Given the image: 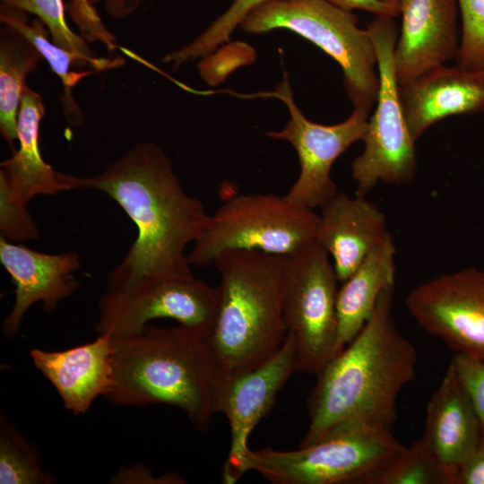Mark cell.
I'll return each instance as SVG.
<instances>
[{
  "label": "cell",
  "instance_id": "obj_1",
  "mask_svg": "<svg viewBox=\"0 0 484 484\" xmlns=\"http://www.w3.org/2000/svg\"><path fill=\"white\" fill-rule=\"evenodd\" d=\"M77 184L106 194L137 229L134 242L108 274L106 292L131 294L193 273L186 250L205 230L211 214L184 189L159 145L139 143L102 172L78 177Z\"/></svg>",
  "mask_w": 484,
  "mask_h": 484
},
{
  "label": "cell",
  "instance_id": "obj_2",
  "mask_svg": "<svg viewBox=\"0 0 484 484\" xmlns=\"http://www.w3.org/2000/svg\"><path fill=\"white\" fill-rule=\"evenodd\" d=\"M393 289L381 295L359 333L316 375L307 398L309 425L299 446L350 420L392 429L398 395L413 379L418 361L414 345L394 323Z\"/></svg>",
  "mask_w": 484,
  "mask_h": 484
},
{
  "label": "cell",
  "instance_id": "obj_3",
  "mask_svg": "<svg viewBox=\"0 0 484 484\" xmlns=\"http://www.w3.org/2000/svg\"><path fill=\"white\" fill-rule=\"evenodd\" d=\"M114 341L113 377L105 396L110 402L172 405L186 414L197 431L209 428L221 411L229 381L211 333L180 324L160 328L149 324L139 333Z\"/></svg>",
  "mask_w": 484,
  "mask_h": 484
},
{
  "label": "cell",
  "instance_id": "obj_4",
  "mask_svg": "<svg viewBox=\"0 0 484 484\" xmlns=\"http://www.w3.org/2000/svg\"><path fill=\"white\" fill-rule=\"evenodd\" d=\"M286 262V255L228 250L213 263L220 281L211 341L229 378L264 363L286 339L282 315Z\"/></svg>",
  "mask_w": 484,
  "mask_h": 484
},
{
  "label": "cell",
  "instance_id": "obj_5",
  "mask_svg": "<svg viewBox=\"0 0 484 484\" xmlns=\"http://www.w3.org/2000/svg\"><path fill=\"white\" fill-rule=\"evenodd\" d=\"M392 429L365 420L344 422L297 450H251L242 472L273 484H368L405 449Z\"/></svg>",
  "mask_w": 484,
  "mask_h": 484
},
{
  "label": "cell",
  "instance_id": "obj_6",
  "mask_svg": "<svg viewBox=\"0 0 484 484\" xmlns=\"http://www.w3.org/2000/svg\"><path fill=\"white\" fill-rule=\"evenodd\" d=\"M247 33L276 29L295 32L324 50L341 66L354 108L367 112L379 88L377 56L367 29L352 11L324 0H272L251 12L239 26Z\"/></svg>",
  "mask_w": 484,
  "mask_h": 484
},
{
  "label": "cell",
  "instance_id": "obj_7",
  "mask_svg": "<svg viewBox=\"0 0 484 484\" xmlns=\"http://www.w3.org/2000/svg\"><path fill=\"white\" fill-rule=\"evenodd\" d=\"M286 194H249L226 200L188 254L205 267L228 250H255L290 256L316 241L319 215Z\"/></svg>",
  "mask_w": 484,
  "mask_h": 484
},
{
  "label": "cell",
  "instance_id": "obj_8",
  "mask_svg": "<svg viewBox=\"0 0 484 484\" xmlns=\"http://www.w3.org/2000/svg\"><path fill=\"white\" fill-rule=\"evenodd\" d=\"M393 18L376 16L367 27L376 51L379 88L376 108L362 140L364 149L351 164L356 194L361 195H367L378 182L409 184L417 171L416 142L405 119L393 65L398 38Z\"/></svg>",
  "mask_w": 484,
  "mask_h": 484
},
{
  "label": "cell",
  "instance_id": "obj_9",
  "mask_svg": "<svg viewBox=\"0 0 484 484\" xmlns=\"http://www.w3.org/2000/svg\"><path fill=\"white\" fill-rule=\"evenodd\" d=\"M337 282L330 255L316 241L287 256L282 315L295 338L297 371L316 376L338 353Z\"/></svg>",
  "mask_w": 484,
  "mask_h": 484
},
{
  "label": "cell",
  "instance_id": "obj_10",
  "mask_svg": "<svg viewBox=\"0 0 484 484\" xmlns=\"http://www.w3.org/2000/svg\"><path fill=\"white\" fill-rule=\"evenodd\" d=\"M219 289L189 274L167 278L131 294L105 292L98 303L95 331L114 339L141 333L152 320L169 318L211 333Z\"/></svg>",
  "mask_w": 484,
  "mask_h": 484
},
{
  "label": "cell",
  "instance_id": "obj_11",
  "mask_svg": "<svg viewBox=\"0 0 484 484\" xmlns=\"http://www.w3.org/2000/svg\"><path fill=\"white\" fill-rule=\"evenodd\" d=\"M274 95L287 105L290 117L281 130L265 134L289 142L300 168L286 195L311 209L321 207L338 192L331 176L333 163L350 145L363 140L369 112L354 108L346 120L335 125L312 122L297 107L287 74Z\"/></svg>",
  "mask_w": 484,
  "mask_h": 484
},
{
  "label": "cell",
  "instance_id": "obj_12",
  "mask_svg": "<svg viewBox=\"0 0 484 484\" xmlns=\"http://www.w3.org/2000/svg\"><path fill=\"white\" fill-rule=\"evenodd\" d=\"M407 308L428 333L484 362V270L444 273L415 287Z\"/></svg>",
  "mask_w": 484,
  "mask_h": 484
},
{
  "label": "cell",
  "instance_id": "obj_13",
  "mask_svg": "<svg viewBox=\"0 0 484 484\" xmlns=\"http://www.w3.org/2000/svg\"><path fill=\"white\" fill-rule=\"evenodd\" d=\"M297 371L296 341L288 333L281 348L258 367L229 378L221 406L230 428V447L222 470L225 484L236 483L244 474L243 462L250 451L249 436L272 409L275 398Z\"/></svg>",
  "mask_w": 484,
  "mask_h": 484
},
{
  "label": "cell",
  "instance_id": "obj_14",
  "mask_svg": "<svg viewBox=\"0 0 484 484\" xmlns=\"http://www.w3.org/2000/svg\"><path fill=\"white\" fill-rule=\"evenodd\" d=\"M402 25L393 50L399 86L443 66L459 52L456 0H401Z\"/></svg>",
  "mask_w": 484,
  "mask_h": 484
},
{
  "label": "cell",
  "instance_id": "obj_15",
  "mask_svg": "<svg viewBox=\"0 0 484 484\" xmlns=\"http://www.w3.org/2000/svg\"><path fill=\"white\" fill-rule=\"evenodd\" d=\"M0 261L14 284L15 294L13 307L2 324L5 337L17 333L33 305L42 302L44 311L52 313L80 287L73 273L80 269L81 260L73 251L42 253L1 237Z\"/></svg>",
  "mask_w": 484,
  "mask_h": 484
},
{
  "label": "cell",
  "instance_id": "obj_16",
  "mask_svg": "<svg viewBox=\"0 0 484 484\" xmlns=\"http://www.w3.org/2000/svg\"><path fill=\"white\" fill-rule=\"evenodd\" d=\"M44 114L42 96L27 85L17 119L18 149L1 163V198L28 206L38 195L78 189L77 176L56 170L41 155L39 132Z\"/></svg>",
  "mask_w": 484,
  "mask_h": 484
},
{
  "label": "cell",
  "instance_id": "obj_17",
  "mask_svg": "<svg viewBox=\"0 0 484 484\" xmlns=\"http://www.w3.org/2000/svg\"><path fill=\"white\" fill-rule=\"evenodd\" d=\"M320 208L316 242L332 256L342 283L390 233L386 219L373 202L358 194L337 192Z\"/></svg>",
  "mask_w": 484,
  "mask_h": 484
},
{
  "label": "cell",
  "instance_id": "obj_18",
  "mask_svg": "<svg viewBox=\"0 0 484 484\" xmlns=\"http://www.w3.org/2000/svg\"><path fill=\"white\" fill-rule=\"evenodd\" d=\"M115 341L98 334L88 343L62 350L32 349L35 367L51 383L65 408L85 413L99 396H106L113 377Z\"/></svg>",
  "mask_w": 484,
  "mask_h": 484
},
{
  "label": "cell",
  "instance_id": "obj_19",
  "mask_svg": "<svg viewBox=\"0 0 484 484\" xmlns=\"http://www.w3.org/2000/svg\"><path fill=\"white\" fill-rule=\"evenodd\" d=\"M399 87L405 119L415 142L444 118L484 111L481 69L443 65Z\"/></svg>",
  "mask_w": 484,
  "mask_h": 484
},
{
  "label": "cell",
  "instance_id": "obj_20",
  "mask_svg": "<svg viewBox=\"0 0 484 484\" xmlns=\"http://www.w3.org/2000/svg\"><path fill=\"white\" fill-rule=\"evenodd\" d=\"M425 423L423 436L455 484L460 468L479 445L481 429L451 363L428 404Z\"/></svg>",
  "mask_w": 484,
  "mask_h": 484
},
{
  "label": "cell",
  "instance_id": "obj_21",
  "mask_svg": "<svg viewBox=\"0 0 484 484\" xmlns=\"http://www.w3.org/2000/svg\"><path fill=\"white\" fill-rule=\"evenodd\" d=\"M395 255V245L389 233L341 283L336 301L338 353L365 325L381 295L394 287Z\"/></svg>",
  "mask_w": 484,
  "mask_h": 484
},
{
  "label": "cell",
  "instance_id": "obj_22",
  "mask_svg": "<svg viewBox=\"0 0 484 484\" xmlns=\"http://www.w3.org/2000/svg\"><path fill=\"white\" fill-rule=\"evenodd\" d=\"M41 60L42 55L26 37L4 25L0 30V132L13 151L26 78Z\"/></svg>",
  "mask_w": 484,
  "mask_h": 484
},
{
  "label": "cell",
  "instance_id": "obj_23",
  "mask_svg": "<svg viewBox=\"0 0 484 484\" xmlns=\"http://www.w3.org/2000/svg\"><path fill=\"white\" fill-rule=\"evenodd\" d=\"M0 21L26 37L39 51L43 59L47 60L64 87L61 99L67 120L73 125H80L82 123L83 115L73 99L72 90L82 79L95 71H72L73 66L81 68L77 56L57 46L51 38L49 39L50 33L39 19L35 18L31 22H29L27 13L1 3Z\"/></svg>",
  "mask_w": 484,
  "mask_h": 484
},
{
  "label": "cell",
  "instance_id": "obj_24",
  "mask_svg": "<svg viewBox=\"0 0 484 484\" xmlns=\"http://www.w3.org/2000/svg\"><path fill=\"white\" fill-rule=\"evenodd\" d=\"M1 3L39 19L49 31L51 39L77 56L81 68L91 66L99 72L124 64L121 58L97 56L87 45L84 37L73 32L66 22L63 0H2Z\"/></svg>",
  "mask_w": 484,
  "mask_h": 484
},
{
  "label": "cell",
  "instance_id": "obj_25",
  "mask_svg": "<svg viewBox=\"0 0 484 484\" xmlns=\"http://www.w3.org/2000/svg\"><path fill=\"white\" fill-rule=\"evenodd\" d=\"M56 478L42 467L39 448L30 443L3 412L0 416V483L52 484Z\"/></svg>",
  "mask_w": 484,
  "mask_h": 484
},
{
  "label": "cell",
  "instance_id": "obj_26",
  "mask_svg": "<svg viewBox=\"0 0 484 484\" xmlns=\"http://www.w3.org/2000/svg\"><path fill=\"white\" fill-rule=\"evenodd\" d=\"M368 484H454V478L422 435Z\"/></svg>",
  "mask_w": 484,
  "mask_h": 484
},
{
  "label": "cell",
  "instance_id": "obj_27",
  "mask_svg": "<svg viewBox=\"0 0 484 484\" xmlns=\"http://www.w3.org/2000/svg\"><path fill=\"white\" fill-rule=\"evenodd\" d=\"M269 1L272 0H234L203 33L187 45L168 54L164 62L177 70L190 61L207 56L229 39L232 31L251 12Z\"/></svg>",
  "mask_w": 484,
  "mask_h": 484
},
{
  "label": "cell",
  "instance_id": "obj_28",
  "mask_svg": "<svg viewBox=\"0 0 484 484\" xmlns=\"http://www.w3.org/2000/svg\"><path fill=\"white\" fill-rule=\"evenodd\" d=\"M462 28L457 65L480 69L484 59V0H456Z\"/></svg>",
  "mask_w": 484,
  "mask_h": 484
},
{
  "label": "cell",
  "instance_id": "obj_29",
  "mask_svg": "<svg viewBox=\"0 0 484 484\" xmlns=\"http://www.w3.org/2000/svg\"><path fill=\"white\" fill-rule=\"evenodd\" d=\"M457 378L465 391L484 436V362L456 353L451 359Z\"/></svg>",
  "mask_w": 484,
  "mask_h": 484
},
{
  "label": "cell",
  "instance_id": "obj_30",
  "mask_svg": "<svg viewBox=\"0 0 484 484\" xmlns=\"http://www.w3.org/2000/svg\"><path fill=\"white\" fill-rule=\"evenodd\" d=\"M69 13L84 34V39L100 40L110 51L117 48L114 36L102 24L94 5L87 0H72Z\"/></svg>",
  "mask_w": 484,
  "mask_h": 484
},
{
  "label": "cell",
  "instance_id": "obj_31",
  "mask_svg": "<svg viewBox=\"0 0 484 484\" xmlns=\"http://www.w3.org/2000/svg\"><path fill=\"white\" fill-rule=\"evenodd\" d=\"M111 483H147V484H183L185 480L177 473H165L155 476L152 471L144 465H134L122 468L111 478Z\"/></svg>",
  "mask_w": 484,
  "mask_h": 484
},
{
  "label": "cell",
  "instance_id": "obj_32",
  "mask_svg": "<svg viewBox=\"0 0 484 484\" xmlns=\"http://www.w3.org/2000/svg\"><path fill=\"white\" fill-rule=\"evenodd\" d=\"M455 484H484V436L471 457L460 468Z\"/></svg>",
  "mask_w": 484,
  "mask_h": 484
},
{
  "label": "cell",
  "instance_id": "obj_33",
  "mask_svg": "<svg viewBox=\"0 0 484 484\" xmlns=\"http://www.w3.org/2000/svg\"><path fill=\"white\" fill-rule=\"evenodd\" d=\"M342 9L362 10L376 16L399 15L400 7L385 0H324Z\"/></svg>",
  "mask_w": 484,
  "mask_h": 484
},
{
  "label": "cell",
  "instance_id": "obj_34",
  "mask_svg": "<svg viewBox=\"0 0 484 484\" xmlns=\"http://www.w3.org/2000/svg\"><path fill=\"white\" fill-rule=\"evenodd\" d=\"M94 5L102 3L108 14L116 20L125 19L134 13L143 0H87Z\"/></svg>",
  "mask_w": 484,
  "mask_h": 484
},
{
  "label": "cell",
  "instance_id": "obj_35",
  "mask_svg": "<svg viewBox=\"0 0 484 484\" xmlns=\"http://www.w3.org/2000/svg\"><path fill=\"white\" fill-rule=\"evenodd\" d=\"M385 1L390 2V3L393 4H396V5H398L400 7L401 0H385Z\"/></svg>",
  "mask_w": 484,
  "mask_h": 484
},
{
  "label": "cell",
  "instance_id": "obj_36",
  "mask_svg": "<svg viewBox=\"0 0 484 484\" xmlns=\"http://www.w3.org/2000/svg\"><path fill=\"white\" fill-rule=\"evenodd\" d=\"M480 69H481L483 71V73H484V59H483V63H482L481 66L480 67Z\"/></svg>",
  "mask_w": 484,
  "mask_h": 484
}]
</instances>
